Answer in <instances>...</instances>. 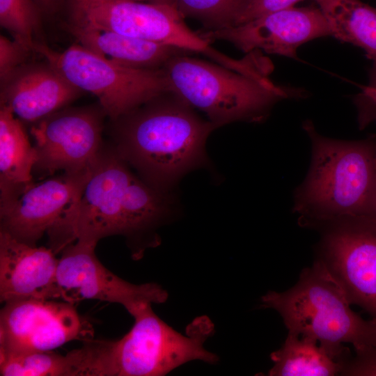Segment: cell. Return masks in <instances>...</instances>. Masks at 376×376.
<instances>
[{"mask_svg": "<svg viewBox=\"0 0 376 376\" xmlns=\"http://www.w3.org/2000/svg\"><path fill=\"white\" fill-rule=\"evenodd\" d=\"M111 143H104L81 197L47 230L55 254L83 240L125 237L132 256L159 244L156 230L175 206L171 193L159 191L134 174Z\"/></svg>", "mask_w": 376, "mask_h": 376, "instance_id": "obj_1", "label": "cell"}, {"mask_svg": "<svg viewBox=\"0 0 376 376\" xmlns=\"http://www.w3.org/2000/svg\"><path fill=\"white\" fill-rule=\"evenodd\" d=\"M109 121L111 143L118 155L146 183L167 193L206 164V141L217 128L171 93Z\"/></svg>", "mask_w": 376, "mask_h": 376, "instance_id": "obj_2", "label": "cell"}, {"mask_svg": "<svg viewBox=\"0 0 376 376\" xmlns=\"http://www.w3.org/2000/svg\"><path fill=\"white\" fill-rule=\"evenodd\" d=\"M142 306L132 316L130 331L116 340L83 341L73 350L76 376H162L185 363H216L219 357L204 347L214 326L205 315L194 320L182 334Z\"/></svg>", "mask_w": 376, "mask_h": 376, "instance_id": "obj_3", "label": "cell"}, {"mask_svg": "<svg viewBox=\"0 0 376 376\" xmlns=\"http://www.w3.org/2000/svg\"><path fill=\"white\" fill-rule=\"evenodd\" d=\"M303 127L312 157L295 196L300 221L333 225L367 218L376 180V137L341 141L322 136L310 121Z\"/></svg>", "mask_w": 376, "mask_h": 376, "instance_id": "obj_4", "label": "cell"}, {"mask_svg": "<svg viewBox=\"0 0 376 376\" xmlns=\"http://www.w3.org/2000/svg\"><path fill=\"white\" fill-rule=\"evenodd\" d=\"M261 300L280 314L288 333L314 339L345 366L349 351L344 343L356 353L376 345V320L363 319L351 308L345 290L320 260L301 272L292 288L269 291Z\"/></svg>", "mask_w": 376, "mask_h": 376, "instance_id": "obj_5", "label": "cell"}, {"mask_svg": "<svg viewBox=\"0 0 376 376\" xmlns=\"http://www.w3.org/2000/svg\"><path fill=\"white\" fill-rule=\"evenodd\" d=\"M184 54L162 68L169 91L203 111L217 127L235 121H260L287 97L269 78L246 75Z\"/></svg>", "mask_w": 376, "mask_h": 376, "instance_id": "obj_6", "label": "cell"}, {"mask_svg": "<svg viewBox=\"0 0 376 376\" xmlns=\"http://www.w3.org/2000/svg\"><path fill=\"white\" fill-rule=\"evenodd\" d=\"M34 51L72 85L94 95L110 120L171 93L162 68H135L117 64L79 44L57 52L41 42L36 45Z\"/></svg>", "mask_w": 376, "mask_h": 376, "instance_id": "obj_7", "label": "cell"}, {"mask_svg": "<svg viewBox=\"0 0 376 376\" xmlns=\"http://www.w3.org/2000/svg\"><path fill=\"white\" fill-rule=\"evenodd\" d=\"M106 113L97 105L65 107L33 124L36 161L33 175L75 172L92 167L104 145Z\"/></svg>", "mask_w": 376, "mask_h": 376, "instance_id": "obj_8", "label": "cell"}, {"mask_svg": "<svg viewBox=\"0 0 376 376\" xmlns=\"http://www.w3.org/2000/svg\"><path fill=\"white\" fill-rule=\"evenodd\" d=\"M0 312V354L52 351L72 341L93 338V325L75 304L53 299H20Z\"/></svg>", "mask_w": 376, "mask_h": 376, "instance_id": "obj_9", "label": "cell"}, {"mask_svg": "<svg viewBox=\"0 0 376 376\" xmlns=\"http://www.w3.org/2000/svg\"><path fill=\"white\" fill-rule=\"evenodd\" d=\"M97 244L77 240L63 249L56 272L61 299L75 304L86 299L117 303L131 315L145 304L166 301L160 285L132 283L109 270L95 255Z\"/></svg>", "mask_w": 376, "mask_h": 376, "instance_id": "obj_10", "label": "cell"}, {"mask_svg": "<svg viewBox=\"0 0 376 376\" xmlns=\"http://www.w3.org/2000/svg\"><path fill=\"white\" fill-rule=\"evenodd\" d=\"M320 260L357 304L376 320V221L360 218L331 225Z\"/></svg>", "mask_w": 376, "mask_h": 376, "instance_id": "obj_11", "label": "cell"}, {"mask_svg": "<svg viewBox=\"0 0 376 376\" xmlns=\"http://www.w3.org/2000/svg\"><path fill=\"white\" fill-rule=\"evenodd\" d=\"M199 33L210 42L224 40L247 54L260 49L290 58L295 57L301 45L331 36L328 22L318 6H292L241 24Z\"/></svg>", "mask_w": 376, "mask_h": 376, "instance_id": "obj_12", "label": "cell"}, {"mask_svg": "<svg viewBox=\"0 0 376 376\" xmlns=\"http://www.w3.org/2000/svg\"><path fill=\"white\" fill-rule=\"evenodd\" d=\"M94 165L34 182L16 201L0 206V230L21 242L36 246L63 212L81 197Z\"/></svg>", "mask_w": 376, "mask_h": 376, "instance_id": "obj_13", "label": "cell"}, {"mask_svg": "<svg viewBox=\"0 0 376 376\" xmlns=\"http://www.w3.org/2000/svg\"><path fill=\"white\" fill-rule=\"evenodd\" d=\"M0 81L1 105L32 125L67 107L83 93L47 61L26 63Z\"/></svg>", "mask_w": 376, "mask_h": 376, "instance_id": "obj_14", "label": "cell"}, {"mask_svg": "<svg viewBox=\"0 0 376 376\" xmlns=\"http://www.w3.org/2000/svg\"><path fill=\"white\" fill-rule=\"evenodd\" d=\"M50 248L21 242L0 230V301L61 299L58 259Z\"/></svg>", "mask_w": 376, "mask_h": 376, "instance_id": "obj_15", "label": "cell"}, {"mask_svg": "<svg viewBox=\"0 0 376 376\" xmlns=\"http://www.w3.org/2000/svg\"><path fill=\"white\" fill-rule=\"evenodd\" d=\"M67 31L80 45L103 58L122 65L161 69L185 50L123 35L109 30L67 24Z\"/></svg>", "mask_w": 376, "mask_h": 376, "instance_id": "obj_16", "label": "cell"}, {"mask_svg": "<svg viewBox=\"0 0 376 376\" xmlns=\"http://www.w3.org/2000/svg\"><path fill=\"white\" fill-rule=\"evenodd\" d=\"M36 152L22 121L0 106V206L16 201L35 182Z\"/></svg>", "mask_w": 376, "mask_h": 376, "instance_id": "obj_17", "label": "cell"}, {"mask_svg": "<svg viewBox=\"0 0 376 376\" xmlns=\"http://www.w3.org/2000/svg\"><path fill=\"white\" fill-rule=\"evenodd\" d=\"M325 16L331 36L364 50L376 61V8L360 0H313Z\"/></svg>", "mask_w": 376, "mask_h": 376, "instance_id": "obj_18", "label": "cell"}, {"mask_svg": "<svg viewBox=\"0 0 376 376\" xmlns=\"http://www.w3.org/2000/svg\"><path fill=\"white\" fill-rule=\"evenodd\" d=\"M270 359L274 363L270 376H332L343 373L345 366L314 339L291 333Z\"/></svg>", "mask_w": 376, "mask_h": 376, "instance_id": "obj_19", "label": "cell"}, {"mask_svg": "<svg viewBox=\"0 0 376 376\" xmlns=\"http://www.w3.org/2000/svg\"><path fill=\"white\" fill-rule=\"evenodd\" d=\"M1 376H72L68 352L53 351L0 354Z\"/></svg>", "mask_w": 376, "mask_h": 376, "instance_id": "obj_20", "label": "cell"}, {"mask_svg": "<svg viewBox=\"0 0 376 376\" xmlns=\"http://www.w3.org/2000/svg\"><path fill=\"white\" fill-rule=\"evenodd\" d=\"M40 10L34 0H0V24L31 52L40 32Z\"/></svg>", "mask_w": 376, "mask_h": 376, "instance_id": "obj_21", "label": "cell"}, {"mask_svg": "<svg viewBox=\"0 0 376 376\" xmlns=\"http://www.w3.org/2000/svg\"><path fill=\"white\" fill-rule=\"evenodd\" d=\"M248 0H175L181 15L201 21L207 30L232 26Z\"/></svg>", "mask_w": 376, "mask_h": 376, "instance_id": "obj_22", "label": "cell"}, {"mask_svg": "<svg viewBox=\"0 0 376 376\" xmlns=\"http://www.w3.org/2000/svg\"><path fill=\"white\" fill-rule=\"evenodd\" d=\"M31 51L13 38L0 36V80L26 63Z\"/></svg>", "mask_w": 376, "mask_h": 376, "instance_id": "obj_23", "label": "cell"}, {"mask_svg": "<svg viewBox=\"0 0 376 376\" xmlns=\"http://www.w3.org/2000/svg\"><path fill=\"white\" fill-rule=\"evenodd\" d=\"M302 0H248L235 25L255 19L264 15L292 7Z\"/></svg>", "mask_w": 376, "mask_h": 376, "instance_id": "obj_24", "label": "cell"}, {"mask_svg": "<svg viewBox=\"0 0 376 376\" xmlns=\"http://www.w3.org/2000/svg\"><path fill=\"white\" fill-rule=\"evenodd\" d=\"M343 374L356 376H376V345L361 352L347 362Z\"/></svg>", "mask_w": 376, "mask_h": 376, "instance_id": "obj_25", "label": "cell"}, {"mask_svg": "<svg viewBox=\"0 0 376 376\" xmlns=\"http://www.w3.org/2000/svg\"><path fill=\"white\" fill-rule=\"evenodd\" d=\"M361 93L360 94V100L364 102L365 106L368 104L371 107V108L376 106V88L371 87L362 86Z\"/></svg>", "mask_w": 376, "mask_h": 376, "instance_id": "obj_26", "label": "cell"}, {"mask_svg": "<svg viewBox=\"0 0 376 376\" xmlns=\"http://www.w3.org/2000/svg\"><path fill=\"white\" fill-rule=\"evenodd\" d=\"M40 10L45 12L54 11L59 1V0H34Z\"/></svg>", "mask_w": 376, "mask_h": 376, "instance_id": "obj_27", "label": "cell"}, {"mask_svg": "<svg viewBox=\"0 0 376 376\" xmlns=\"http://www.w3.org/2000/svg\"><path fill=\"white\" fill-rule=\"evenodd\" d=\"M368 218L376 221V180L370 201Z\"/></svg>", "mask_w": 376, "mask_h": 376, "instance_id": "obj_28", "label": "cell"}, {"mask_svg": "<svg viewBox=\"0 0 376 376\" xmlns=\"http://www.w3.org/2000/svg\"><path fill=\"white\" fill-rule=\"evenodd\" d=\"M369 84L368 86L376 88V61H373V65L369 70Z\"/></svg>", "mask_w": 376, "mask_h": 376, "instance_id": "obj_29", "label": "cell"}, {"mask_svg": "<svg viewBox=\"0 0 376 376\" xmlns=\"http://www.w3.org/2000/svg\"><path fill=\"white\" fill-rule=\"evenodd\" d=\"M137 1L152 3H159V4H165L171 6L175 7V0H134Z\"/></svg>", "mask_w": 376, "mask_h": 376, "instance_id": "obj_30", "label": "cell"}, {"mask_svg": "<svg viewBox=\"0 0 376 376\" xmlns=\"http://www.w3.org/2000/svg\"><path fill=\"white\" fill-rule=\"evenodd\" d=\"M116 1V0H72V3L88 4V3H104V2H108V1Z\"/></svg>", "mask_w": 376, "mask_h": 376, "instance_id": "obj_31", "label": "cell"}]
</instances>
